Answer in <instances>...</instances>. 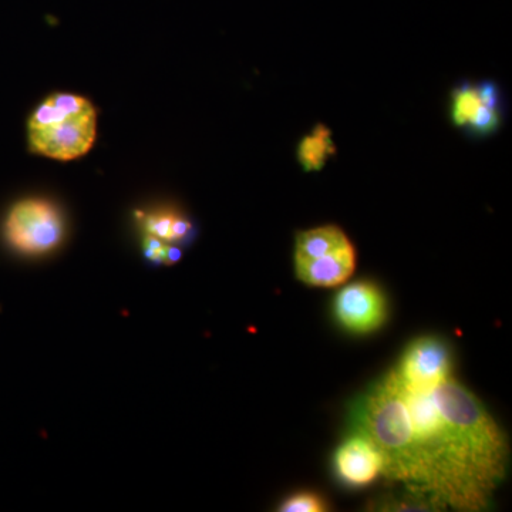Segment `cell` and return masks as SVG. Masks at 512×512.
Masks as SVG:
<instances>
[{"instance_id": "cell-1", "label": "cell", "mask_w": 512, "mask_h": 512, "mask_svg": "<svg viewBox=\"0 0 512 512\" xmlns=\"http://www.w3.org/2000/svg\"><path fill=\"white\" fill-rule=\"evenodd\" d=\"M349 427L377 448L386 480L436 510L485 511L507 477V434L453 376L413 389L389 370L353 402Z\"/></svg>"}, {"instance_id": "cell-2", "label": "cell", "mask_w": 512, "mask_h": 512, "mask_svg": "<svg viewBox=\"0 0 512 512\" xmlns=\"http://www.w3.org/2000/svg\"><path fill=\"white\" fill-rule=\"evenodd\" d=\"M96 127V110L89 100L76 94H53L30 116V150L59 161L83 157L93 147Z\"/></svg>"}, {"instance_id": "cell-3", "label": "cell", "mask_w": 512, "mask_h": 512, "mask_svg": "<svg viewBox=\"0 0 512 512\" xmlns=\"http://www.w3.org/2000/svg\"><path fill=\"white\" fill-rule=\"evenodd\" d=\"M356 269V251L336 225L299 232L295 241V271L299 281L316 288L345 284Z\"/></svg>"}, {"instance_id": "cell-4", "label": "cell", "mask_w": 512, "mask_h": 512, "mask_svg": "<svg viewBox=\"0 0 512 512\" xmlns=\"http://www.w3.org/2000/svg\"><path fill=\"white\" fill-rule=\"evenodd\" d=\"M5 235L10 245L23 254H47L62 242L63 218L50 202L23 200L10 210Z\"/></svg>"}, {"instance_id": "cell-5", "label": "cell", "mask_w": 512, "mask_h": 512, "mask_svg": "<svg viewBox=\"0 0 512 512\" xmlns=\"http://www.w3.org/2000/svg\"><path fill=\"white\" fill-rule=\"evenodd\" d=\"M450 116L454 126L473 136L487 137L501 126V94L493 82L463 83L451 92Z\"/></svg>"}, {"instance_id": "cell-6", "label": "cell", "mask_w": 512, "mask_h": 512, "mask_svg": "<svg viewBox=\"0 0 512 512\" xmlns=\"http://www.w3.org/2000/svg\"><path fill=\"white\" fill-rule=\"evenodd\" d=\"M333 312L343 329L355 335H367L386 322L387 299L375 282L357 281L336 295Z\"/></svg>"}, {"instance_id": "cell-7", "label": "cell", "mask_w": 512, "mask_h": 512, "mask_svg": "<svg viewBox=\"0 0 512 512\" xmlns=\"http://www.w3.org/2000/svg\"><path fill=\"white\" fill-rule=\"evenodd\" d=\"M400 382L413 389H426L451 376V353L443 340L423 336L413 340L393 367Z\"/></svg>"}, {"instance_id": "cell-8", "label": "cell", "mask_w": 512, "mask_h": 512, "mask_svg": "<svg viewBox=\"0 0 512 512\" xmlns=\"http://www.w3.org/2000/svg\"><path fill=\"white\" fill-rule=\"evenodd\" d=\"M333 467L342 483L350 487H365L382 476L383 460L372 441L350 433L336 450Z\"/></svg>"}, {"instance_id": "cell-9", "label": "cell", "mask_w": 512, "mask_h": 512, "mask_svg": "<svg viewBox=\"0 0 512 512\" xmlns=\"http://www.w3.org/2000/svg\"><path fill=\"white\" fill-rule=\"evenodd\" d=\"M336 146L332 133L326 126L318 124L311 134L302 138L298 146V160L305 173H315L325 167L329 157L335 156Z\"/></svg>"}, {"instance_id": "cell-10", "label": "cell", "mask_w": 512, "mask_h": 512, "mask_svg": "<svg viewBox=\"0 0 512 512\" xmlns=\"http://www.w3.org/2000/svg\"><path fill=\"white\" fill-rule=\"evenodd\" d=\"M144 231L167 244L183 242L192 232L191 222L174 211H158L143 220Z\"/></svg>"}, {"instance_id": "cell-11", "label": "cell", "mask_w": 512, "mask_h": 512, "mask_svg": "<svg viewBox=\"0 0 512 512\" xmlns=\"http://www.w3.org/2000/svg\"><path fill=\"white\" fill-rule=\"evenodd\" d=\"M278 510L282 512H323L329 511V504L318 493L299 491V493L289 495L284 503L279 505Z\"/></svg>"}, {"instance_id": "cell-12", "label": "cell", "mask_w": 512, "mask_h": 512, "mask_svg": "<svg viewBox=\"0 0 512 512\" xmlns=\"http://www.w3.org/2000/svg\"><path fill=\"white\" fill-rule=\"evenodd\" d=\"M168 245L170 244L156 237H151V235H147L146 239H144V248H146L147 258L156 262V264H165V255H167Z\"/></svg>"}, {"instance_id": "cell-13", "label": "cell", "mask_w": 512, "mask_h": 512, "mask_svg": "<svg viewBox=\"0 0 512 512\" xmlns=\"http://www.w3.org/2000/svg\"><path fill=\"white\" fill-rule=\"evenodd\" d=\"M181 251L178 248L168 245L167 255H165V265H173L180 259Z\"/></svg>"}]
</instances>
